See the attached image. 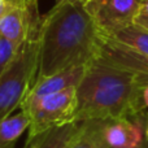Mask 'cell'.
<instances>
[{
	"mask_svg": "<svg viewBox=\"0 0 148 148\" xmlns=\"http://www.w3.org/2000/svg\"><path fill=\"white\" fill-rule=\"evenodd\" d=\"M135 23H138V25H140V26H143V27L148 29V16L139 14L138 17H136V20H135Z\"/></svg>",
	"mask_w": 148,
	"mask_h": 148,
	"instance_id": "cell-15",
	"label": "cell"
},
{
	"mask_svg": "<svg viewBox=\"0 0 148 148\" xmlns=\"http://www.w3.org/2000/svg\"><path fill=\"white\" fill-rule=\"evenodd\" d=\"M97 59L103 60L113 66L148 77V55L134 52L121 44L103 38V36Z\"/></svg>",
	"mask_w": 148,
	"mask_h": 148,
	"instance_id": "cell-8",
	"label": "cell"
},
{
	"mask_svg": "<svg viewBox=\"0 0 148 148\" xmlns=\"http://www.w3.org/2000/svg\"><path fill=\"white\" fill-rule=\"evenodd\" d=\"M40 17L38 8H7L0 18V35L10 40L18 48L29 36L38 34Z\"/></svg>",
	"mask_w": 148,
	"mask_h": 148,
	"instance_id": "cell-6",
	"label": "cell"
},
{
	"mask_svg": "<svg viewBox=\"0 0 148 148\" xmlns=\"http://www.w3.org/2000/svg\"><path fill=\"white\" fill-rule=\"evenodd\" d=\"M59 1H75V3H79V4H82V5H86L90 0H56L55 3H59Z\"/></svg>",
	"mask_w": 148,
	"mask_h": 148,
	"instance_id": "cell-18",
	"label": "cell"
},
{
	"mask_svg": "<svg viewBox=\"0 0 148 148\" xmlns=\"http://www.w3.org/2000/svg\"><path fill=\"white\" fill-rule=\"evenodd\" d=\"M148 77L113 66L100 59L86 65L77 86L74 121L140 118Z\"/></svg>",
	"mask_w": 148,
	"mask_h": 148,
	"instance_id": "cell-2",
	"label": "cell"
},
{
	"mask_svg": "<svg viewBox=\"0 0 148 148\" xmlns=\"http://www.w3.org/2000/svg\"><path fill=\"white\" fill-rule=\"evenodd\" d=\"M7 4H5L4 0H0V18L3 17V14L5 13V10H7Z\"/></svg>",
	"mask_w": 148,
	"mask_h": 148,
	"instance_id": "cell-17",
	"label": "cell"
},
{
	"mask_svg": "<svg viewBox=\"0 0 148 148\" xmlns=\"http://www.w3.org/2000/svg\"><path fill=\"white\" fill-rule=\"evenodd\" d=\"M142 148H148V140H144V144H143Z\"/></svg>",
	"mask_w": 148,
	"mask_h": 148,
	"instance_id": "cell-20",
	"label": "cell"
},
{
	"mask_svg": "<svg viewBox=\"0 0 148 148\" xmlns=\"http://www.w3.org/2000/svg\"><path fill=\"white\" fill-rule=\"evenodd\" d=\"M16 52H17V47L10 40L0 35V77L12 62Z\"/></svg>",
	"mask_w": 148,
	"mask_h": 148,
	"instance_id": "cell-14",
	"label": "cell"
},
{
	"mask_svg": "<svg viewBox=\"0 0 148 148\" xmlns=\"http://www.w3.org/2000/svg\"><path fill=\"white\" fill-rule=\"evenodd\" d=\"M21 109L29 116V135L34 136L49 129L74 122L77 110V87L23 103Z\"/></svg>",
	"mask_w": 148,
	"mask_h": 148,
	"instance_id": "cell-4",
	"label": "cell"
},
{
	"mask_svg": "<svg viewBox=\"0 0 148 148\" xmlns=\"http://www.w3.org/2000/svg\"><path fill=\"white\" fill-rule=\"evenodd\" d=\"M104 121L105 120L81 121V130L69 148H109L103 131Z\"/></svg>",
	"mask_w": 148,
	"mask_h": 148,
	"instance_id": "cell-12",
	"label": "cell"
},
{
	"mask_svg": "<svg viewBox=\"0 0 148 148\" xmlns=\"http://www.w3.org/2000/svg\"><path fill=\"white\" fill-rule=\"evenodd\" d=\"M29 116L22 109L0 121V148H14L20 136L29 130Z\"/></svg>",
	"mask_w": 148,
	"mask_h": 148,
	"instance_id": "cell-13",
	"label": "cell"
},
{
	"mask_svg": "<svg viewBox=\"0 0 148 148\" xmlns=\"http://www.w3.org/2000/svg\"><path fill=\"white\" fill-rule=\"evenodd\" d=\"M143 101H144V105L148 108V83L146 84L144 91H143Z\"/></svg>",
	"mask_w": 148,
	"mask_h": 148,
	"instance_id": "cell-16",
	"label": "cell"
},
{
	"mask_svg": "<svg viewBox=\"0 0 148 148\" xmlns=\"http://www.w3.org/2000/svg\"><path fill=\"white\" fill-rule=\"evenodd\" d=\"M143 0H90L84 8L101 36H110L135 23Z\"/></svg>",
	"mask_w": 148,
	"mask_h": 148,
	"instance_id": "cell-5",
	"label": "cell"
},
{
	"mask_svg": "<svg viewBox=\"0 0 148 148\" xmlns=\"http://www.w3.org/2000/svg\"><path fill=\"white\" fill-rule=\"evenodd\" d=\"M38 68L39 43L38 34H34L17 48L12 62L0 77V121L21 108L36 81Z\"/></svg>",
	"mask_w": 148,
	"mask_h": 148,
	"instance_id": "cell-3",
	"label": "cell"
},
{
	"mask_svg": "<svg viewBox=\"0 0 148 148\" xmlns=\"http://www.w3.org/2000/svg\"><path fill=\"white\" fill-rule=\"evenodd\" d=\"M103 131L109 148H142L146 140L142 118L105 120Z\"/></svg>",
	"mask_w": 148,
	"mask_h": 148,
	"instance_id": "cell-7",
	"label": "cell"
},
{
	"mask_svg": "<svg viewBox=\"0 0 148 148\" xmlns=\"http://www.w3.org/2000/svg\"><path fill=\"white\" fill-rule=\"evenodd\" d=\"M138 53L148 55V29L138 23L127 26L110 36H103Z\"/></svg>",
	"mask_w": 148,
	"mask_h": 148,
	"instance_id": "cell-11",
	"label": "cell"
},
{
	"mask_svg": "<svg viewBox=\"0 0 148 148\" xmlns=\"http://www.w3.org/2000/svg\"><path fill=\"white\" fill-rule=\"evenodd\" d=\"M86 65L73 66L56 74H52L49 77H46V78L36 79L23 103L34 101V100H38L43 96H47V95L56 94V92L64 91V90L72 88V87H77L84 74Z\"/></svg>",
	"mask_w": 148,
	"mask_h": 148,
	"instance_id": "cell-9",
	"label": "cell"
},
{
	"mask_svg": "<svg viewBox=\"0 0 148 148\" xmlns=\"http://www.w3.org/2000/svg\"><path fill=\"white\" fill-rule=\"evenodd\" d=\"M144 135H146V140H148V122L146 125V131H144Z\"/></svg>",
	"mask_w": 148,
	"mask_h": 148,
	"instance_id": "cell-19",
	"label": "cell"
},
{
	"mask_svg": "<svg viewBox=\"0 0 148 148\" xmlns=\"http://www.w3.org/2000/svg\"><path fill=\"white\" fill-rule=\"evenodd\" d=\"M82 122H70L66 125L49 129L34 136H27L23 148H69L81 130Z\"/></svg>",
	"mask_w": 148,
	"mask_h": 148,
	"instance_id": "cell-10",
	"label": "cell"
},
{
	"mask_svg": "<svg viewBox=\"0 0 148 148\" xmlns=\"http://www.w3.org/2000/svg\"><path fill=\"white\" fill-rule=\"evenodd\" d=\"M38 43L40 79L96 59L101 36L84 5L59 1L40 17Z\"/></svg>",
	"mask_w": 148,
	"mask_h": 148,
	"instance_id": "cell-1",
	"label": "cell"
}]
</instances>
